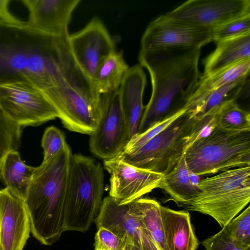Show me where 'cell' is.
<instances>
[{
  "mask_svg": "<svg viewBox=\"0 0 250 250\" xmlns=\"http://www.w3.org/2000/svg\"><path fill=\"white\" fill-rule=\"evenodd\" d=\"M159 188L177 204L184 206L198 194L200 190L191 181L184 155L171 170L164 175Z\"/></svg>",
  "mask_w": 250,
  "mask_h": 250,
  "instance_id": "22",
  "label": "cell"
},
{
  "mask_svg": "<svg viewBox=\"0 0 250 250\" xmlns=\"http://www.w3.org/2000/svg\"><path fill=\"white\" fill-rule=\"evenodd\" d=\"M29 11L27 31L36 35L68 37L73 11L80 0H22Z\"/></svg>",
  "mask_w": 250,
  "mask_h": 250,
  "instance_id": "17",
  "label": "cell"
},
{
  "mask_svg": "<svg viewBox=\"0 0 250 250\" xmlns=\"http://www.w3.org/2000/svg\"><path fill=\"white\" fill-rule=\"evenodd\" d=\"M125 250H144L143 248L133 244H127Z\"/></svg>",
  "mask_w": 250,
  "mask_h": 250,
  "instance_id": "37",
  "label": "cell"
},
{
  "mask_svg": "<svg viewBox=\"0 0 250 250\" xmlns=\"http://www.w3.org/2000/svg\"><path fill=\"white\" fill-rule=\"evenodd\" d=\"M198 194L185 205L186 210L212 217L222 228L250 201V166L231 168L201 180Z\"/></svg>",
  "mask_w": 250,
  "mask_h": 250,
  "instance_id": "5",
  "label": "cell"
},
{
  "mask_svg": "<svg viewBox=\"0 0 250 250\" xmlns=\"http://www.w3.org/2000/svg\"></svg>",
  "mask_w": 250,
  "mask_h": 250,
  "instance_id": "40",
  "label": "cell"
},
{
  "mask_svg": "<svg viewBox=\"0 0 250 250\" xmlns=\"http://www.w3.org/2000/svg\"><path fill=\"white\" fill-rule=\"evenodd\" d=\"M218 107L196 117L188 137L186 149L195 142L210 135L217 128L216 112Z\"/></svg>",
  "mask_w": 250,
  "mask_h": 250,
  "instance_id": "32",
  "label": "cell"
},
{
  "mask_svg": "<svg viewBox=\"0 0 250 250\" xmlns=\"http://www.w3.org/2000/svg\"><path fill=\"white\" fill-rule=\"evenodd\" d=\"M202 244L206 250H250L236 246L228 237L222 229L205 239Z\"/></svg>",
  "mask_w": 250,
  "mask_h": 250,
  "instance_id": "35",
  "label": "cell"
},
{
  "mask_svg": "<svg viewBox=\"0 0 250 250\" xmlns=\"http://www.w3.org/2000/svg\"><path fill=\"white\" fill-rule=\"evenodd\" d=\"M184 157L188 169L200 176L250 166V131L231 133L217 128L188 147Z\"/></svg>",
  "mask_w": 250,
  "mask_h": 250,
  "instance_id": "6",
  "label": "cell"
},
{
  "mask_svg": "<svg viewBox=\"0 0 250 250\" xmlns=\"http://www.w3.org/2000/svg\"><path fill=\"white\" fill-rule=\"evenodd\" d=\"M250 68V59H249L211 74H201L193 92L183 108L188 111H190L212 91L248 76Z\"/></svg>",
  "mask_w": 250,
  "mask_h": 250,
  "instance_id": "21",
  "label": "cell"
},
{
  "mask_svg": "<svg viewBox=\"0 0 250 250\" xmlns=\"http://www.w3.org/2000/svg\"><path fill=\"white\" fill-rule=\"evenodd\" d=\"M36 168L25 164L17 150H12L8 152L3 159L0 178L6 187L16 190L24 196Z\"/></svg>",
  "mask_w": 250,
  "mask_h": 250,
  "instance_id": "24",
  "label": "cell"
},
{
  "mask_svg": "<svg viewBox=\"0 0 250 250\" xmlns=\"http://www.w3.org/2000/svg\"><path fill=\"white\" fill-rule=\"evenodd\" d=\"M104 184L103 169L97 161L72 154L64 201V231L89 229L102 204Z\"/></svg>",
  "mask_w": 250,
  "mask_h": 250,
  "instance_id": "4",
  "label": "cell"
},
{
  "mask_svg": "<svg viewBox=\"0 0 250 250\" xmlns=\"http://www.w3.org/2000/svg\"><path fill=\"white\" fill-rule=\"evenodd\" d=\"M1 164H2V162H1V163L0 164V171H1Z\"/></svg>",
  "mask_w": 250,
  "mask_h": 250,
  "instance_id": "38",
  "label": "cell"
},
{
  "mask_svg": "<svg viewBox=\"0 0 250 250\" xmlns=\"http://www.w3.org/2000/svg\"><path fill=\"white\" fill-rule=\"evenodd\" d=\"M72 153L67 143L36 167L24 199L31 232L44 245H52L64 231V201Z\"/></svg>",
  "mask_w": 250,
  "mask_h": 250,
  "instance_id": "3",
  "label": "cell"
},
{
  "mask_svg": "<svg viewBox=\"0 0 250 250\" xmlns=\"http://www.w3.org/2000/svg\"><path fill=\"white\" fill-rule=\"evenodd\" d=\"M66 143L65 136L59 129L54 126L46 128L41 143L43 150L42 163L47 161L55 155Z\"/></svg>",
  "mask_w": 250,
  "mask_h": 250,
  "instance_id": "33",
  "label": "cell"
},
{
  "mask_svg": "<svg viewBox=\"0 0 250 250\" xmlns=\"http://www.w3.org/2000/svg\"><path fill=\"white\" fill-rule=\"evenodd\" d=\"M212 41V30L186 24L164 14L147 25L141 38L140 51L201 49Z\"/></svg>",
  "mask_w": 250,
  "mask_h": 250,
  "instance_id": "10",
  "label": "cell"
},
{
  "mask_svg": "<svg viewBox=\"0 0 250 250\" xmlns=\"http://www.w3.org/2000/svg\"><path fill=\"white\" fill-rule=\"evenodd\" d=\"M45 96L67 129L89 135L94 131L101 116L102 100L93 99L67 84L54 88Z\"/></svg>",
  "mask_w": 250,
  "mask_h": 250,
  "instance_id": "11",
  "label": "cell"
},
{
  "mask_svg": "<svg viewBox=\"0 0 250 250\" xmlns=\"http://www.w3.org/2000/svg\"><path fill=\"white\" fill-rule=\"evenodd\" d=\"M186 111V110L185 108H182L167 116L145 131L136 135L127 143L122 151H130L141 147Z\"/></svg>",
  "mask_w": 250,
  "mask_h": 250,
  "instance_id": "31",
  "label": "cell"
},
{
  "mask_svg": "<svg viewBox=\"0 0 250 250\" xmlns=\"http://www.w3.org/2000/svg\"></svg>",
  "mask_w": 250,
  "mask_h": 250,
  "instance_id": "39",
  "label": "cell"
},
{
  "mask_svg": "<svg viewBox=\"0 0 250 250\" xmlns=\"http://www.w3.org/2000/svg\"><path fill=\"white\" fill-rule=\"evenodd\" d=\"M196 118L186 111L141 147L119 154L126 163L163 175L169 172L184 155Z\"/></svg>",
  "mask_w": 250,
  "mask_h": 250,
  "instance_id": "7",
  "label": "cell"
},
{
  "mask_svg": "<svg viewBox=\"0 0 250 250\" xmlns=\"http://www.w3.org/2000/svg\"><path fill=\"white\" fill-rule=\"evenodd\" d=\"M236 246L250 249V206L222 229Z\"/></svg>",
  "mask_w": 250,
  "mask_h": 250,
  "instance_id": "28",
  "label": "cell"
},
{
  "mask_svg": "<svg viewBox=\"0 0 250 250\" xmlns=\"http://www.w3.org/2000/svg\"><path fill=\"white\" fill-rule=\"evenodd\" d=\"M128 68L122 51L107 56L98 67L93 80L97 92L103 95L117 90Z\"/></svg>",
  "mask_w": 250,
  "mask_h": 250,
  "instance_id": "23",
  "label": "cell"
},
{
  "mask_svg": "<svg viewBox=\"0 0 250 250\" xmlns=\"http://www.w3.org/2000/svg\"><path fill=\"white\" fill-rule=\"evenodd\" d=\"M9 0H0V25L27 31L26 22L13 16L8 8Z\"/></svg>",
  "mask_w": 250,
  "mask_h": 250,
  "instance_id": "36",
  "label": "cell"
},
{
  "mask_svg": "<svg viewBox=\"0 0 250 250\" xmlns=\"http://www.w3.org/2000/svg\"><path fill=\"white\" fill-rule=\"evenodd\" d=\"M161 215L168 250H196L199 242L188 212L161 206Z\"/></svg>",
  "mask_w": 250,
  "mask_h": 250,
  "instance_id": "19",
  "label": "cell"
},
{
  "mask_svg": "<svg viewBox=\"0 0 250 250\" xmlns=\"http://www.w3.org/2000/svg\"><path fill=\"white\" fill-rule=\"evenodd\" d=\"M68 42L77 64L93 83L100 64L116 51L107 29L97 17L81 30L69 34Z\"/></svg>",
  "mask_w": 250,
  "mask_h": 250,
  "instance_id": "14",
  "label": "cell"
},
{
  "mask_svg": "<svg viewBox=\"0 0 250 250\" xmlns=\"http://www.w3.org/2000/svg\"><path fill=\"white\" fill-rule=\"evenodd\" d=\"M200 55L197 48L140 51L138 60L149 73L152 91L138 134L184 107L201 74Z\"/></svg>",
  "mask_w": 250,
  "mask_h": 250,
  "instance_id": "1",
  "label": "cell"
},
{
  "mask_svg": "<svg viewBox=\"0 0 250 250\" xmlns=\"http://www.w3.org/2000/svg\"><path fill=\"white\" fill-rule=\"evenodd\" d=\"M141 218L145 230L157 250H168L161 215V205L152 199L140 198Z\"/></svg>",
  "mask_w": 250,
  "mask_h": 250,
  "instance_id": "25",
  "label": "cell"
},
{
  "mask_svg": "<svg viewBox=\"0 0 250 250\" xmlns=\"http://www.w3.org/2000/svg\"><path fill=\"white\" fill-rule=\"evenodd\" d=\"M250 34V14L229 21L212 30L215 43Z\"/></svg>",
  "mask_w": 250,
  "mask_h": 250,
  "instance_id": "30",
  "label": "cell"
},
{
  "mask_svg": "<svg viewBox=\"0 0 250 250\" xmlns=\"http://www.w3.org/2000/svg\"><path fill=\"white\" fill-rule=\"evenodd\" d=\"M127 244L112 231L100 227L95 234L94 250H125Z\"/></svg>",
  "mask_w": 250,
  "mask_h": 250,
  "instance_id": "34",
  "label": "cell"
},
{
  "mask_svg": "<svg viewBox=\"0 0 250 250\" xmlns=\"http://www.w3.org/2000/svg\"><path fill=\"white\" fill-rule=\"evenodd\" d=\"M249 14L250 0H190L165 15L186 24L213 30Z\"/></svg>",
  "mask_w": 250,
  "mask_h": 250,
  "instance_id": "13",
  "label": "cell"
},
{
  "mask_svg": "<svg viewBox=\"0 0 250 250\" xmlns=\"http://www.w3.org/2000/svg\"><path fill=\"white\" fill-rule=\"evenodd\" d=\"M101 116L89 141L91 152L104 161L118 155L128 142L127 123L118 89L103 94Z\"/></svg>",
  "mask_w": 250,
  "mask_h": 250,
  "instance_id": "9",
  "label": "cell"
},
{
  "mask_svg": "<svg viewBox=\"0 0 250 250\" xmlns=\"http://www.w3.org/2000/svg\"><path fill=\"white\" fill-rule=\"evenodd\" d=\"M97 228H104L144 250H157L144 228L138 199L120 204L109 196L103 200L95 218Z\"/></svg>",
  "mask_w": 250,
  "mask_h": 250,
  "instance_id": "12",
  "label": "cell"
},
{
  "mask_svg": "<svg viewBox=\"0 0 250 250\" xmlns=\"http://www.w3.org/2000/svg\"><path fill=\"white\" fill-rule=\"evenodd\" d=\"M68 38L41 35L39 45L33 49H0V69L15 73L45 96L54 88L67 84L99 99L101 94L75 60Z\"/></svg>",
  "mask_w": 250,
  "mask_h": 250,
  "instance_id": "2",
  "label": "cell"
},
{
  "mask_svg": "<svg viewBox=\"0 0 250 250\" xmlns=\"http://www.w3.org/2000/svg\"><path fill=\"white\" fill-rule=\"evenodd\" d=\"M217 128L231 133L250 131V114L239 107L235 101L219 106L216 112Z\"/></svg>",
  "mask_w": 250,
  "mask_h": 250,
  "instance_id": "27",
  "label": "cell"
},
{
  "mask_svg": "<svg viewBox=\"0 0 250 250\" xmlns=\"http://www.w3.org/2000/svg\"><path fill=\"white\" fill-rule=\"evenodd\" d=\"M0 108L21 127L37 126L58 118L45 95L21 78L0 79Z\"/></svg>",
  "mask_w": 250,
  "mask_h": 250,
  "instance_id": "8",
  "label": "cell"
},
{
  "mask_svg": "<svg viewBox=\"0 0 250 250\" xmlns=\"http://www.w3.org/2000/svg\"><path fill=\"white\" fill-rule=\"evenodd\" d=\"M146 84V75L143 67L136 64L129 67L118 88L121 107L127 125L128 142L138 133L145 108L143 99Z\"/></svg>",
  "mask_w": 250,
  "mask_h": 250,
  "instance_id": "18",
  "label": "cell"
},
{
  "mask_svg": "<svg viewBox=\"0 0 250 250\" xmlns=\"http://www.w3.org/2000/svg\"><path fill=\"white\" fill-rule=\"evenodd\" d=\"M248 77L237 80L212 91L191 110L187 112L199 117L227 102L235 101L244 90Z\"/></svg>",
  "mask_w": 250,
  "mask_h": 250,
  "instance_id": "26",
  "label": "cell"
},
{
  "mask_svg": "<svg viewBox=\"0 0 250 250\" xmlns=\"http://www.w3.org/2000/svg\"><path fill=\"white\" fill-rule=\"evenodd\" d=\"M0 250H23L31 233L24 196L6 187L0 190Z\"/></svg>",
  "mask_w": 250,
  "mask_h": 250,
  "instance_id": "16",
  "label": "cell"
},
{
  "mask_svg": "<svg viewBox=\"0 0 250 250\" xmlns=\"http://www.w3.org/2000/svg\"><path fill=\"white\" fill-rule=\"evenodd\" d=\"M104 168L110 175L109 196L120 204L140 198L159 188L164 175L132 166L120 154L104 161Z\"/></svg>",
  "mask_w": 250,
  "mask_h": 250,
  "instance_id": "15",
  "label": "cell"
},
{
  "mask_svg": "<svg viewBox=\"0 0 250 250\" xmlns=\"http://www.w3.org/2000/svg\"><path fill=\"white\" fill-rule=\"evenodd\" d=\"M21 128L0 108V164L8 152L17 150L19 146Z\"/></svg>",
  "mask_w": 250,
  "mask_h": 250,
  "instance_id": "29",
  "label": "cell"
},
{
  "mask_svg": "<svg viewBox=\"0 0 250 250\" xmlns=\"http://www.w3.org/2000/svg\"><path fill=\"white\" fill-rule=\"evenodd\" d=\"M216 48L203 60L208 75L250 59V34L218 42Z\"/></svg>",
  "mask_w": 250,
  "mask_h": 250,
  "instance_id": "20",
  "label": "cell"
}]
</instances>
